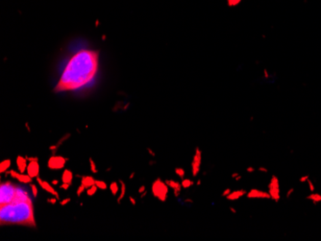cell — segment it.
<instances>
[{"label":"cell","instance_id":"f546056e","mask_svg":"<svg viewBox=\"0 0 321 241\" xmlns=\"http://www.w3.org/2000/svg\"><path fill=\"white\" fill-rule=\"evenodd\" d=\"M85 189H86V188H85V186H84L83 185H81L78 187V188H77V190H76L77 196H78V197H80V196L82 195V193L85 191Z\"/></svg>","mask_w":321,"mask_h":241},{"label":"cell","instance_id":"5b68a950","mask_svg":"<svg viewBox=\"0 0 321 241\" xmlns=\"http://www.w3.org/2000/svg\"><path fill=\"white\" fill-rule=\"evenodd\" d=\"M267 192L270 195V200L278 203L281 200V186L280 180L277 176L272 175L269 182L267 183Z\"/></svg>","mask_w":321,"mask_h":241},{"label":"cell","instance_id":"d6986e66","mask_svg":"<svg viewBox=\"0 0 321 241\" xmlns=\"http://www.w3.org/2000/svg\"><path fill=\"white\" fill-rule=\"evenodd\" d=\"M118 183H120V185H121V191H120V195H119V197L118 198H117V204H118V205H119V204L121 203V200H122L123 198H124V196H125V193H126V185H125V183L122 181V180H119V181H118Z\"/></svg>","mask_w":321,"mask_h":241},{"label":"cell","instance_id":"277c9868","mask_svg":"<svg viewBox=\"0 0 321 241\" xmlns=\"http://www.w3.org/2000/svg\"><path fill=\"white\" fill-rule=\"evenodd\" d=\"M17 186L10 181H7L6 183H2L0 186V201H1V206L8 205L13 202Z\"/></svg>","mask_w":321,"mask_h":241},{"label":"cell","instance_id":"6da1fadb","mask_svg":"<svg viewBox=\"0 0 321 241\" xmlns=\"http://www.w3.org/2000/svg\"><path fill=\"white\" fill-rule=\"evenodd\" d=\"M98 57L97 51L88 49L80 50L73 55L61 75L54 91H71L88 84L97 73Z\"/></svg>","mask_w":321,"mask_h":241},{"label":"cell","instance_id":"cb8c5ba5","mask_svg":"<svg viewBox=\"0 0 321 241\" xmlns=\"http://www.w3.org/2000/svg\"><path fill=\"white\" fill-rule=\"evenodd\" d=\"M95 185H96V186L98 187L99 189H102V190L107 189V187H108L107 183H105V182H103V181H100V180H96V181H95Z\"/></svg>","mask_w":321,"mask_h":241},{"label":"cell","instance_id":"e0dca14e","mask_svg":"<svg viewBox=\"0 0 321 241\" xmlns=\"http://www.w3.org/2000/svg\"><path fill=\"white\" fill-rule=\"evenodd\" d=\"M72 180H73V174L69 169H66L63 172L62 175V182L64 183H68V185H71L72 183Z\"/></svg>","mask_w":321,"mask_h":241},{"label":"cell","instance_id":"30bf717a","mask_svg":"<svg viewBox=\"0 0 321 241\" xmlns=\"http://www.w3.org/2000/svg\"><path fill=\"white\" fill-rule=\"evenodd\" d=\"M36 179H37V183H38V185H40V187H42V189H44L45 191H47L48 193L52 194L53 196H55V197H56L57 199H58V200H60V196H59L58 192H57V191L54 189L53 185H50V183H47L46 181H43V180H42V178H39V177H37Z\"/></svg>","mask_w":321,"mask_h":241},{"label":"cell","instance_id":"9c48e42d","mask_svg":"<svg viewBox=\"0 0 321 241\" xmlns=\"http://www.w3.org/2000/svg\"><path fill=\"white\" fill-rule=\"evenodd\" d=\"M165 183H166V185H168L169 189L172 190L174 197H175V198L180 197L181 192H182V188H183L181 183L178 182V181H175V180H172V179L165 180Z\"/></svg>","mask_w":321,"mask_h":241},{"label":"cell","instance_id":"7402d4cb","mask_svg":"<svg viewBox=\"0 0 321 241\" xmlns=\"http://www.w3.org/2000/svg\"><path fill=\"white\" fill-rule=\"evenodd\" d=\"M174 172H175L176 176L178 178H180L181 180L186 178V170L184 168H182V167H176V168L174 169Z\"/></svg>","mask_w":321,"mask_h":241},{"label":"cell","instance_id":"7bdbcfd3","mask_svg":"<svg viewBox=\"0 0 321 241\" xmlns=\"http://www.w3.org/2000/svg\"><path fill=\"white\" fill-rule=\"evenodd\" d=\"M26 158L29 161H39V158L37 157H28V156H26Z\"/></svg>","mask_w":321,"mask_h":241},{"label":"cell","instance_id":"836d02e7","mask_svg":"<svg viewBox=\"0 0 321 241\" xmlns=\"http://www.w3.org/2000/svg\"><path fill=\"white\" fill-rule=\"evenodd\" d=\"M146 151H147V153L150 155V156H151V157H155L156 156V153H155V151H154V150H152L151 148H150V147H147V148H146Z\"/></svg>","mask_w":321,"mask_h":241},{"label":"cell","instance_id":"2e32d148","mask_svg":"<svg viewBox=\"0 0 321 241\" xmlns=\"http://www.w3.org/2000/svg\"><path fill=\"white\" fill-rule=\"evenodd\" d=\"M95 181L96 180H94L91 176H83L81 178V185H83L85 186V188L88 189L91 186L95 185Z\"/></svg>","mask_w":321,"mask_h":241},{"label":"cell","instance_id":"74e56055","mask_svg":"<svg viewBox=\"0 0 321 241\" xmlns=\"http://www.w3.org/2000/svg\"><path fill=\"white\" fill-rule=\"evenodd\" d=\"M293 192H294V188H290V189H288V190H287V194H286V197H287V198H290Z\"/></svg>","mask_w":321,"mask_h":241},{"label":"cell","instance_id":"f907efd6","mask_svg":"<svg viewBox=\"0 0 321 241\" xmlns=\"http://www.w3.org/2000/svg\"><path fill=\"white\" fill-rule=\"evenodd\" d=\"M154 164H156V161H149V165H154Z\"/></svg>","mask_w":321,"mask_h":241},{"label":"cell","instance_id":"603a6c76","mask_svg":"<svg viewBox=\"0 0 321 241\" xmlns=\"http://www.w3.org/2000/svg\"><path fill=\"white\" fill-rule=\"evenodd\" d=\"M110 190H111V192L113 196H116L117 194V192H118L119 190V186H118V183H117L116 182H113L111 185H110Z\"/></svg>","mask_w":321,"mask_h":241},{"label":"cell","instance_id":"9a60e30c","mask_svg":"<svg viewBox=\"0 0 321 241\" xmlns=\"http://www.w3.org/2000/svg\"><path fill=\"white\" fill-rule=\"evenodd\" d=\"M28 160L26 158V157H22V156H18L17 158V166H18V170L20 173H24L27 170V163Z\"/></svg>","mask_w":321,"mask_h":241},{"label":"cell","instance_id":"4dcf8cb0","mask_svg":"<svg viewBox=\"0 0 321 241\" xmlns=\"http://www.w3.org/2000/svg\"><path fill=\"white\" fill-rule=\"evenodd\" d=\"M231 192H232V189H231V188H229V187H228V188H225L224 190H223L222 191V192H221V196H222V197H224V198H226L227 197V196H228Z\"/></svg>","mask_w":321,"mask_h":241},{"label":"cell","instance_id":"1f68e13d","mask_svg":"<svg viewBox=\"0 0 321 241\" xmlns=\"http://www.w3.org/2000/svg\"><path fill=\"white\" fill-rule=\"evenodd\" d=\"M257 170L259 171V172H261V173H263V174H266V173H268V169L266 168V167H265V166H260V167H259V168H258Z\"/></svg>","mask_w":321,"mask_h":241},{"label":"cell","instance_id":"60d3db41","mask_svg":"<svg viewBox=\"0 0 321 241\" xmlns=\"http://www.w3.org/2000/svg\"><path fill=\"white\" fill-rule=\"evenodd\" d=\"M229 211L231 212V213H233V214H237V213H238L237 209H235L234 207H229Z\"/></svg>","mask_w":321,"mask_h":241},{"label":"cell","instance_id":"8d00e7d4","mask_svg":"<svg viewBox=\"0 0 321 241\" xmlns=\"http://www.w3.org/2000/svg\"><path fill=\"white\" fill-rule=\"evenodd\" d=\"M69 186H70V185H68V183H63V185H60V188L64 189V190H67L68 188H69Z\"/></svg>","mask_w":321,"mask_h":241},{"label":"cell","instance_id":"4316f807","mask_svg":"<svg viewBox=\"0 0 321 241\" xmlns=\"http://www.w3.org/2000/svg\"><path fill=\"white\" fill-rule=\"evenodd\" d=\"M231 178L234 179L235 181L239 182V181H241V180L242 179V176H241V175L239 174V173H238V172H234V173L231 174Z\"/></svg>","mask_w":321,"mask_h":241},{"label":"cell","instance_id":"484cf974","mask_svg":"<svg viewBox=\"0 0 321 241\" xmlns=\"http://www.w3.org/2000/svg\"><path fill=\"white\" fill-rule=\"evenodd\" d=\"M97 188H98V187L96 186V185L91 186V187H89V188H88V189H87V195H88V196H93V195H94V194L96 193Z\"/></svg>","mask_w":321,"mask_h":241},{"label":"cell","instance_id":"7c38bea8","mask_svg":"<svg viewBox=\"0 0 321 241\" xmlns=\"http://www.w3.org/2000/svg\"><path fill=\"white\" fill-rule=\"evenodd\" d=\"M27 174L29 175L32 178H37L39 177V165L38 161H29L27 166V170H26Z\"/></svg>","mask_w":321,"mask_h":241},{"label":"cell","instance_id":"e575fe53","mask_svg":"<svg viewBox=\"0 0 321 241\" xmlns=\"http://www.w3.org/2000/svg\"><path fill=\"white\" fill-rule=\"evenodd\" d=\"M70 198H66V199H64V200H62V201H60V205L61 206H66L67 205V204H68V203H69L70 202Z\"/></svg>","mask_w":321,"mask_h":241},{"label":"cell","instance_id":"f1b7e54d","mask_svg":"<svg viewBox=\"0 0 321 241\" xmlns=\"http://www.w3.org/2000/svg\"><path fill=\"white\" fill-rule=\"evenodd\" d=\"M70 136H71L70 134H67L66 136H64L62 138H61V140H59V141H58V143L56 144V146H57V147H59L61 144H63V142H64V141H66V140L67 139V138H69V137H70Z\"/></svg>","mask_w":321,"mask_h":241},{"label":"cell","instance_id":"ba28073f","mask_svg":"<svg viewBox=\"0 0 321 241\" xmlns=\"http://www.w3.org/2000/svg\"><path fill=\"white\" fill-rule=\"evenodd\" d=\"M246 197L252 200H270V195L267 191L259 188H251L249 191H247Z\"/></svg>","mask_w":321,"mask_h":241},{"label":"cell","instance_id":"7dc6e473","mask_svg":"<svg viewBox=\"0 0 321 241\" xmlns=\"http://www.w3.org/2000/svg\"><path fill=\"white\" fill-rule=\"evenodd\" d=\"M58 183H59L58 180H53V181H52V183H51V185H57Z\"/></svg>","mask_w":321,"mask_h":241},{"label":"cell","instance_id":"c3c4849f","mask_svg":"<svg viewBox=\"0 0 321 241\" xmlns=\"http://www.w3.org/2000/svg\"><path fill=\"white\" fill-rule=\"evenodd\" d=\"M201 183H202V181H201V179H198L197 181H196V183H195V185L199 186V185H201Z\"/></svg>","mask_w":321,"mask_h":241},{"label":"cell","instance_id":"f6af8a7d","mask_svg":"<svg viewBox=\"0 0 321 241\" xmlns=\"http://www.w3.org/2000/svg\"><path fill=\"white\" fill-rule=\"evenodd\" d=\"M183 202L186 203V204H192V203H193V200L190 199V198H186V199L183 200Z\"/></svg>","mask_w":321,"mask_h":241},{"label":"cell","instance_id":"b9f144b4","mask_svg":"<svg viewBox=\"0 0 321 241\" xmlns=\"http://www.w3.org/2000/svg\"><path fill=\"white\" fill-rule=\"evenodd\" d=\"M129 200H130V203H131L133 206H136V205H137V201H136V199H135V198H133L132 196H130V197H129Z\"/></svg>","mask_w":321,"mask_h":241},{"label":"cell","instance_id":"816d5d0a","mask_svg":"<svg viewBox=\"0 0 321 241\" xmlns=\"http://www.w3.org/2000/svg\"><path fill=\"white\" fill-rule=\"evenodd\" d=\"M25 126H26V128H27V131H28V132H30L31 129H30L29 126H28V123H26V124H25Z\"/></svg>","mask_w":321,"mask_h":241},{"label":"cell","instance_id":"44dd1931","mask_svg":"<svg viewBox=\"0 0 321 241\" xmlns=\"http://www.w3.org/2000/svg\"><path fill=\"white\" fill-rule=\"evenodd\" d=\"M10 166H11V160L8 158V160L3 161L1 163H0V172L1 173L6 172V171L10 168Z\"/></svg>","mask_w":321,"mask_h":241},{"label":"cell","instance_id":"8992f818","mask_svg":"<svg viewBox=\"0 0 321 241\" xmlns=\"http://www.w3.org/2000/svg\"><path fill=\"white\" fill-rule=\"evenodd\" d=\"M202 164V150L200 147H195L194 154L192 157V162H190V169H192V175L193 177H197L200 173Z\"/></svg>","mask_w":321,"mask_h":241},{"label":"cell","instance_id":"ac0fdd59","mask_svg":"<svg viewBox=\"0 0 321 241\" xmlns=\"http://www.w3.org/2000/svg\"><path fill=\"white\" fill-rule=\"evenodd\" d=\"M181 185H182V187L184 189H188V188H189V187H192V186H193L194 185H195V183H194V181H192V180H190L189 178H184L182 180Z\"/></svg>","mask_w":321,"mask_h":241},{"label":"cell","instance_id":"83f0119b","mask_svg":"<svg viewBox=\"0 0 321 241\" xmlns=\"http://www.w3.org/2000/svg\"><path fill=\"white\" fill-rule=\"evenodd\" d=\"M30 187H31V190H32V194H33V196L35 198H37V196H38V187H37V185H34V183H31Z\"/></svg>","mask_w":321,"mask_h":241},{"label":"cell","instance_id":"3957f363","mask_svg":"<svg viewBox=\"0 0 321 241\" xmlns=\"http://www.w3.org/2000/svg\"><path fill=\"white\" fill-rule=\"evenodd\" d=\"M151 192L157 200L165 203L168 198L169 187L166 185L165 181H162L161 178H157L151 185Z\"/></svg>","mask_w":321,"mask_h":241},{"label":"cell","instance_id":"bcb514c9","mask_svg":"<svg viewBox=\"0 0 321 241\" xmlns=\"http://www.w3.org/2000/svg\"><path fill=\"white\" fill-rule=\"evenodd\" d=\"M146 195H147V191H144V192H143V193H140V199H143L144 197H145V196Z\"/></svg>","mask_w":321,"mask_h":241},{"label":"cell","instance_id":"8fae6325","mask_svg":"<svg viewBox=\"0 0 321 241\" xmlns=\"http://www.w3.org/2000/svg\"><path fill=\"white\" fill-rule=\"evenodd\" d=\"M26 201H32V200L25 190L17 186L15 197H14V200L12 203H20V202H26Z\"/></svg>","mask_w":321,"mask_h":241},{"label":"cell","instance_id":"ffe728a7","mask_svg":"<svg viewBox=\"0 0 321 241\" xmlns=\"http://www.w3.org/2000/svg\"><path fill=\"white\" fill-rule=\"evenodd\" d=\"M307 199L310 200V201H311L312 203L317 204V203L321 202V194H319V193H311V194H310L308 196Z\"/></svg>","mask_w":321,"mask_h":241},{"label":"cell","instance_id":"f35d334b","mask_svg":"<svg viewBox=\"0 0 321 241\" xmlns=\"http://www.w3.org/2000/svg\"><path fill=\"white\" fill-rule=\"evenodd\" d=\"M58 201V199H57L56 197L55 198H51V199H47V202L52 204V205H54V204H56V202Z\"/></svg>","mask_w":321,"mask_h":241},{"label":"cell","instance_id":"d4e9b609","mask_svg":"<svg viewBox=\"0 0 321 241\" xmlns=\"http://www.w3.org/2000/svg\"><path fill=\"white\" fill-rule=\"evenodd\" d=\"M89 166H91V171L93 174H96L97 172H98L95 162H94V161H93L91 158H89Z\"/></svg>","mask_w":321,"mask_h":241},{"label":"cell","instance_id":"d590c367","mask_svg":"<svg viewBox=\"0 0 321 241\" xmlns=\"http://www.w3.org/2000/svg\"><path fill=\"white\" fill-rule=\"evenodd\" d=\"M245 170H246L247 173H254L256 171V168L254 166H247Z\"/></svg>","mask_w":321,"mask_h":241},{"label":"cell","instance_id":"f5cc1de1","mask_svg":"<svg viewBox=\"0 0 321 241\" xmlns=\"http://www.w3.org/2000/svg\"><path fill=\"white\" fill-rule=\"evenodd\" d=\"M250 120H251V121H252V120H254V117H253V116H251V117H250Z\"/></svg>","mask_w":321,"mask_h":241},{"label":"cell","instance_id":"7a4b0ae2","mask_svg":"<svg viewBox=\"0 0 321 241\" xmlns=\"http://www.w3.org/2000/svg\"><path fill=\"white\" fill-rule=\"evenodd\" d=\"M0 223L2 226L21 225L36 228L33 203L32 201H26L1 206Z\"/></svg>","mask_w":321,"mask_h":241},{"label":"cell","instance_id":"52a82bcc","mask_svg":"<svg viewBox=\"0 0 321 241\" xmlns=\"http://www.w3.org/2000/svg\"><path fill=\"white\" fill-rule=\"evenodd\" d=\"M68 158H64L62 156H52L48 160L47 167L50 170H61L66 165Z\"/></svg>","mask_w":321,"mask_h":241},{"label":"cell","instance_id":"ee69618b","mask_svg":"<svg viewBox=\"0 0 321 241\" xmlns=\"http://www.w3.org/2000/svg\"><path fill=\"white\" fill-rule=\"evenodd\" d=\"M308 180H309V176H303L299 179V181H300V183H305V182H307Z\"/></svg>","mask_w":321,"mask_h":241},{"label":"cell","instance_id":"5bb4252c","mask_svg":"<svg viewBox=\"0 0 321 241\" xmlns=\"http://www.w3.org/2000/svg\"><path fill=\"white\" fill-rule=\"evenodd\" d=\"M10 175L12 176V178L17 179L18 182H20L21 183H32V177H30L29 175H24L23 173L20 172H17L15 170H10Z\"/></svg>","mask_w":321,"mask_h":241},{"label":"cell","instance_id":"ab89813d","mask_svg":"<svg viewBox=\"0 0 321 241\" xmlns=\"http://www.w3.org/2000/svg\"><path fill=\"white\" fill-rule=\"evenodd\" d=\"M145 190H146L145 185H140V186L139 187V189H137V192H139V193H143V192H144Z\"/></svg>","mask_w":321,"mask_h":241},{"label":"cell","instance_id":"4fadbf2b","mask_svg":"<svg viewBox=\"0 0 321 241\" xmlns=\"http://www.w3.org/2000/svg\"><path fill=\"white\" fill-rule=\"evenodd\" d=\"M247 194V190H245L244 188H239L237 190H232L228 196L226 197V199L230 202H235V201H238L239 199H241L242 197H244Z\"/></svg>","mask_w":321,"mask_h":241},{"label":"cell","instance_id":"681fc988","mask_svg":"<svg viewBox=\"0 0 321 241\" xmlns=\"http://www.w3.org/2000/svg\"><path fill=\"white\" fill-rule=\"evenodd\" d=\"M135 175H136V172H132L131 174H130V176H129V179H130V180L134 179V177H135Z\"/></svg>","mask_w":321,"mask_h":241},{"label":"cell","instance_id":"d6a6232c","mask_svg":"<svg viewBox=\"0 0 321 241\" xmlns=\"http://www.w3.org/2000/svg\"><path fill=\"white\" fill-rule=\"evenodd\" d=\"M307 183L309 185V188H310V190L311 191V192H314V183H312V182L311 181L310 179H309L307 181Z\"/></svg>","mask_w":321,"mask_h":241}]
</instances>
